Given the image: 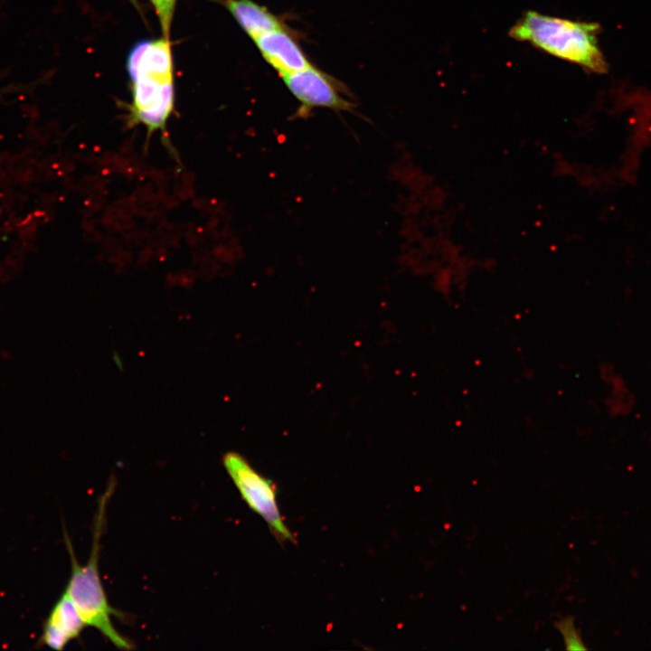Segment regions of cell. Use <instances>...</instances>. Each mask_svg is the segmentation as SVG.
Wrapping results in <instances>:
<instances>
[{"label":"cell","instance_id":"obj_1","mask_svg":"<svg viewBox=\"0 0 651 651\" xmlns=\"http://www.w3.org/2000/svg\"><path fill=\"white\" fill-rule=\"evenodd\" d=\"M114 487L115 484L110 483L99 500L91 552L85 565L78 562L71 540L68 534L64 533L71 563V574L65 592L77 608L86 626L96 628L117 648L131 650L134 648L133 643L122 636L112 624V616L121 618L123 615L109 605L99 571L100 540L105 528L106 508Z\"/></svg>","mask_w":651,"mask_h":651},{"label":"cell","instance_id":"obj_2","mask_svg":"<svg viewBox=\"0 0 651 651\" xmlns=\"http://www.w3.org/2000/svg\"><path fill=\"white\" fill-rule=\"evenodd\" d=\"M599 25L596 23L527 11L510 29L509 35L588 71L605 73L608 64L599 47Z\"/></svg>","mask_w":651,"mask_h":651},{"label":"cell","instance_id":"obj_3","mask_svg":"<svg viewBox=\"0 0 651 651\" xmlns=\"http://www.w3.org/2000/svg\"><path fill=\"white\" fill-rule=\"evenodd\" d=\"M222 463L241 498L262 517L275 538L282 543L295 542L280 514L274 484L255 470L239 453H226Z\"/></svg>","mask_w":651,"mask_h":651},{"label":"cell","instance_id":"obj_4","mask_svg":"<svg viewBox=\"0 0 651 651\" xmlns=\"http://www.w3.org/2000/svg\"><path fill=\"white\" fill-rule=\"evenodd\" d=\"M282 79L300 103L297 118L307 117L317 107L337 111L354 110V104L342 96L333 80L312 66L283 75Z\"/></svg>","mask_w":651,"mask_h":651},{"label":"cell","instance_id":"obj_5","mask_svg":"<svg viewBox=\"0 0 651 651\" xmlns=\"http://www.w3.org/2000/svg\"><path fill=\"white\" fill-rule=\"evenodd\" d=\"M86 627L77 608L64 591L45 619L38 644L53 650H63L78 638Z\"/></svg>","mask_w":651,"mask_h":651},{"label":"cell","instance_id":"obj_6","mask_svg":"<svg viewBox=\"0 0 651 651\" xmlns=\"http://www.w3.org/2000/svg\"><path fill=\"white\" fill-rule=\"evenodd\" d=\"M253 40L263 58L281 76L310 67L303 51L285 28L267 32Z\"/></svg>","mask_w":651,"mask_h":651},{"label":"cell","instance_id":"obj_7","mask_svg":"<svg viewBox=\"0 0 651 651\" xmlns=\"http://www.w3.org/2000/svg\"><path fill=\"white\" fill-rule=\"evenodd\" d=\"M226 6L253 39L267 32L284 29L283 24L277 16L251 0H227Z\"/></svg>","mask_w":651,"mask_h":651},{"label":"cell","instance_id":"obj_8","mask_svg":"<svg viewBox=\"0 0 651 651\" xmlns=\"http://www.w3.org/2000/svg\"><path fill=\"white\" fill-rule=\"evenodd\" d=\"M554 626L562 635L567 650L586 649L580 637L579 631L574 627L573 617L568 616L562 618L556 621Z\"/></svg>","mask_w":651,"mask_h":651},{"label":"cell","instance_id":"obj_9","mask_svg":"<svg viewBox=\"0 0 651 651\" xmlns=\"http://www.w3.org/2000/svg\"><path fill=\"white\" fill-rule=\"evenodd\" d=\"M159 17L165 38L168 39L175 0H151Z\"/></svg>","mask_w":651,"mask_h":651}]
</instances>
